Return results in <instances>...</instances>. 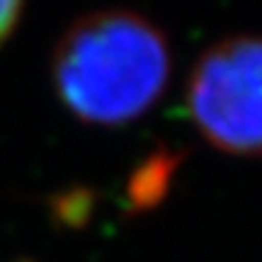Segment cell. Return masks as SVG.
I'll return each instance as SVG.
<instances>
[{
	"mask_svg": "<svg viewBox=\"0 0 262 262\" xmlns=\"http://www.w3.org/2000/svg\"><path fill=\"white\" fill-rule=\"evenodd\" d=\"M172 75L163 29L126 8L95 10L58 37L51 85L58 102L90 126H124L158 102Z\"/></svg>",
	"mask_w": 262,
	"mask_h": 262,
	"instance_id": "cell-1",
	"label": "cell"
},
{
	"mask_svg": "<svg viewBox=\"0 0 262 262\" xmlns=\"http://www.w3.org/2000/svg\"><path fill=\"white\" fill-rule=\"evenodd\" d=\"M189 122L216 150L262 156V37H226L196 58L185 90Z\"/></svg>",
	"mask_w": 262,
	"mask_h": 262,
	"instance_id": "cell-2",
	"label": "cell"
},
{
	"mask_svg": "<svg viewBox=\"0 0 262 262\" xmlns=\"http://www.w3.org/2000/svg\"><path fill=\"white\" fill-rule=\"evenodd\" d=\"M25 0H0V44H5L22 17Z\"/></svg>",
	"mask_w": 262,
	"mask_h": 262,
	"instance_id": "cell-3",
	"label": "cell"
}]
</instances>
